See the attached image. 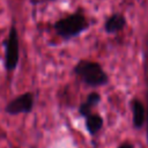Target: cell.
<instances>
[{
	"label": "cell",
	"mask_w": 148,
	"mask_h": 148,
	"mask_svg": "<svg viewBox=\"0 0 148 148\" xmlns=\"http://www.w3.org/2000/svg\"><path fill=\"white\" fill-rule=\"evenodd\" d=\"M88 28V18L82 12H75L73 14L66 15L53 23V30L60 38L65 40L77 37Z\"/></svg>",
	"instance_id": "1"
},
{
	"label": "cell",
	"mask_w": 148,
	"mask_h": 148,
	"mask_svg": "<svg viewBox=\"0 0 148 148\" xmlns=\"http://www.w3.org/2000/svg\"><path fill=\"white\" fill-rule=\"evenodd\" d=\"M73 72L88 87L97 88L105 86L109 82V76L101 64L92 60L82 59L77 61L73 68Z\"/></svg>",
	"instance_id": "2"
},
{
	"label": "cell",
	"mask_w": 148,
	"mask_h": 148,
	"mask_svg": "<svg viewBox=\"0 0 148 148\" xmlns=\"http://www.w3.org/2000/svg\"><path fill=\"white\" fill-rule=\"evenodd\" d=\"M5 46V68L8 72L14 71L17 67L20 59V47H18V34L15 27H12L6 40Z\"/></svg>",
	"instance_id": "3"
},
{
	"label": "cell",
	"mask_w": 148,
	"mask_h": 148,
	"mask_svg": "<svg viewBox=\"0 0 148 148\" xmlns=\"http://www.w3.org/2000/svg\"><path fill=\"white\" fill-rule=\"evenodd\" d=\"M35 104V96L32 92L27 91L23 92L12 101H9L5 106V112L10 116H16L21 113H30L34 109Z\"/></svg>",
	"instance_id": "4"
},
{
	"label": "cell",
	"mask_w": 148,
	"mask_h": 148,
	"mask_svg": "<svg viewBox=\"0 0 148 148\" xmlns=\"http://www.w3.org/2000/svg\"><path fill=\"white\" fill-rule=\"evenodd\" d=\"M131 109H132V119H133V126L139 130L143 126L146 118H147V113H146V109L142 104V102L138 98L132 99L131 102Z\"/></svg>",
	"instance_id": "5"
},
{
	"label": "cell",
	"mask_w": 148,
	"mask_h": 148,
	"mask_svg": "<svg viewBox=\"0 0 148 148\" xmlns=\"http://www.w3.org/2000/svg\"><path fill=\"white\" fill-rule=\"evenodd\" d=\"M101 99H102V97H101V95L98 92H96V91L90 92L87 96V98L79 105V109H77L79 114L81 117L86 118L87 116H89L90 113H92V110L99 104Z\"/></svg>",
	"instance_id": "6"
},
{
	"label": "cell",
	"mask_w": 148,
	"mask_h": 148,
	"mask_svg": "<svg viewBox=\"0 0 148 148\" xmlns=\"http://www.w3.org/2000/svg\"><path fill=\"white\" fill-rule=\"evenodd\" d=\"M126 25V18L120 13H114L110 15L104 23V30L108 34H117L124 29Z\"/></svg>",
	"instance_id": "7"
},
{
	"label": "cell",
	"mask_w": 148,
	"mask_h": 148,
	"mask_svg": "<svg viewBox=\"0 0 148 148\" xmlns=\"http://www.w3.org/2000/svg\"><path fill=\"white\" fill-rule=\"evenodd\" d=\"M103 123H104V120H103L102 116L98 114V113H95V112L90 113L89 116H87V117L84 118V126H86V130H87V132H88L91 136L96 135V134L102 130Z\"/></svg>",
	"instance_id": "8"
},
{
	"label": "cell",
	"mask_w": 148,
	"mask_h": 148,
	"mask_svg": "<svg viewBox=\"0 0 148 148\" xmlns=\"http://www.w3.org/2000/svg\"><path fill=\"white\" fill-rule=\"evenodd\" d=\"M118 148H134V146L131 142H123L121 145H119Z\"/></svg>",
	"instance_id": "9"
},
{
	"label": "cell",
	"mask_w": 148,
	"mask_h": 148,
	"mask_svg": "<svg viewBox=\"0 0 148 148\" xmlns=\"http://www.w3.org/2000/svg\"><path fill=\"white\" fill-rule=\"evenodd\" d=\"M146 120H147V139H148V110H147V118H146Z\"/></svg>",
	"instance_id": "10"
}]
</instances>
